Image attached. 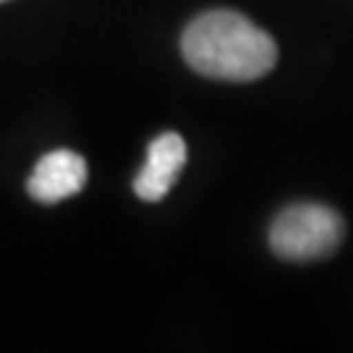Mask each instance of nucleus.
I'll list each match as a JSON object with an SVG mask.
<instances>
[{"instance_id": "1", "label": "nucleus", "mask_w": 353, "mask_h": 353, "mask_svg": "<svg viewBox=\"0 0 353 353\" xmlns=\"http://www.w3.org/2000/svg\"><path fill=\"white\" fill-rule=\"evenodd\" d=\"M186 63L220 81H254L278 63V45L265 29L236 11L196 16L181 39Z\"/></svg>"}, {"instance_id": "2", "label": "nucleus", "mask_w": 353, "mask_h": 353, "mask_svg": "<svg viewBox=\"0 0 353 353\" xmlns=\"http://www.w3.org/2000/svg\"><path fill=\"white\" fill-rule=\"evenodd\" d=\"M343 217L325 204H290L270 230L272 252L293 262H312L332 254L343 241Z\"/></svg>"}, {"instance_id": "3", "label": "nucleus", "mask_w": 353, "mask_h": 353, "mask_svg": "<svg viewBox=\"0 0 353 353\" xmlns=\"http://www.w3.org/2000/svg\"><path fill=\"white\" fill-rule=\"evenodd\" d=\"M189 150L186 141L176 131H165L157 139H152L147 150V163L134 178V191L144 202H160L168 196V191L176 186L178 176L186 165Z\"/></svg>"}, {"instance_id": "4", "label": "nucleus", "mask_w": 353, "mask_h": 353, "mask_svg": "<svg viewBox=\"0 0 353 353\" xmlns=\"http://www.w3.org/2000/svg\"><path fill=\"white\" fill-rule=\"evenodd\" d=\"M87 186V163L71 150L48 152L26 181L29 196L42 204L63 202Z\"/></svg>"}, {"instance_id": "5", "label": "nucleus", "mask_w": 353, "mask_h": 353, "mask_svg": "<svg viewBox=\"0 0 353 353\" xmlns=\"http://www.w3.org/2000/svg\"><path fill=\"white\" fill-rule=\"evenodd\" d=\"M0 3H3V0H0Z\"/></svg>"}]
</instances>
